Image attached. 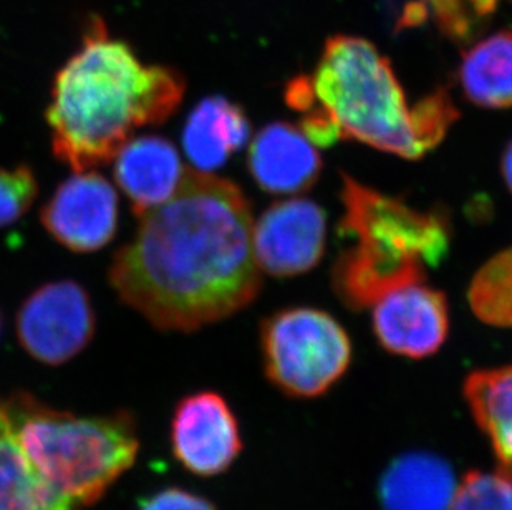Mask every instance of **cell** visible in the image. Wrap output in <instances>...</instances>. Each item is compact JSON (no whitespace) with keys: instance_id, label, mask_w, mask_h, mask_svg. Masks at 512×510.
Instances as JSON below:
<instances>
[{"instance_id":"1","label":"cell","mask_w":512,"mask_h":510,"mask_svg":"<svg viewBox=\"0 0 512 510\" xmlns=\"http://www.w3.org/2000/svg\"><path fill=\"white\" fill-rule=\"evenodd\" d=\"M140 219L108 279L121 302L153 327L194 332L256 300L262 279L254 221L239 186L186 171L176 193Z\"/></svg>"},{"instance_id":"2","label":"cell","mask_w":512,"mask_h":510,"mask_svg":"<svg viewBox=\"0 0 512 510\" xmlns=\"http://www.w3.org/2000/svg\"><path fill=\"white\" fill-rule=\"evenodd\" d=\"M184 92L178 70L141 63L92 15L82 49L55 75L47 108L55 158L75 173L110 163L136 130L173 116Z\"/></svg>"},{"instance_id":"3","label":"cell","mask_w":512,"mask_h":510,"mask_svg":"<svg viewBox=\"0 0 512 510\" xmlns=\"http://www.w3.org/2000/svg\"><path fill=\"white\" fill-rule=\"evenodd\" d=\"M310 82L314 106L332 118L340 140H357L403 159L423 158L459 118L446 88L410 108L390 60L362 37L327 40Z\"/></svg>"},{"instance_id":"4","label":"cell","mask_w":512,"mask_h":510,"mask_svg":"<svg viewBox=\"0 0 512 510\" xmlns=\"http://www.w3.org/2000/svg\"><path fill=\"white\" fill-rule=\"evenodd\" d=\"M4 409L15 439L40 476L77 509L102 501L140 451L138 424L130 411L75 416L27 391L4 398Z\"/></svg>"},{"instance_id":"5","label":"cell","mask_w":512,"mask_h":510,"mask_svg":"<svg viewBox=\"0 0 512 510\" xmlns=\"http://www.w3.org/2000/svg\"><path fill=\"white\" fill-rule=\"evenodd\" d=\"M261 348L267 380L299 400L325 395L352 361L345 328L317 308H287L266 318Z\"/></svg>"},{"instance_id":"6","label":"cell","mask_w":512,"mask_h":510,"mask_svg":"<svg viewBox=\"0 0 512 510\" xmlns=\"http://www.w3.org/2000/svg\"><path fill=\"white\" fill-rule=\"evenodd\" d=\"M342 236L380 254L421 260L436 267L450 249L451 227L445 212L416 211L342 174Z\"/></svg>"},{"instance_id":"7","label":"cell","mask_w":512,"mask_h":510,"mask_svg":"<svg viewBox=\"0 0 512 510\" xmlns=\"http://www.w3.org/2000/svg\"><path fill=\"white\" fill-rule=\"evenodd\" d=\"M17 338L29 357L49 366L65 365L90 345L97 315L87 290L73 280L45 284L17 313Z\"/></svg>"},{"instance_id":"8","label":"cell","mask_w":512,"mask_h":510,"mask_svg":"<svg viewBox=\"0 0 512 510\" xmlns=\"http://www.w3.org/2000/svg\"><path fill=\"white\" fill-rule=\"evenodd\" d=\"M170 439L176 461L198 477L221 476L242 453L236 414L214 391H198L179 400Z\"/></svg>"},{"instance_id":"9","label":"cell","mask_w":512,"mask_h":510,"mask_svg":"<svg viewBox=\"0 0 512 510\" xmlns=\"http://www.w3.org/2000/svg\"><path fill=\"white\" fill-rule=\"evenodd\" d=\"M40 219L50 236L68 251H100L113 241L118 229V194L102 174H73L42 207Z\"/></svg>"},{"instance_id":"10","label":"cell","mask_w":512,"mask_h":510,"mask_svg":"<svg viewBox=\"0 0 512 510\" xmlns=\"http://www.w3.org/2000/svg\"><path fill=\"white\" fill-rule=\"evenodd\" d=\"M325 241V212L309 199L272 204L252 229L257 265L274 277H294L314 269L324 257Z\"/></svg>"},{"instance_id":"11","label":"cell","mask_w":512,"mask_h":510,"mask_svg":"<svg viewBox=\"0 0 512 510\" xmlns=\"http://www.w3.org/2000/svg\"><path fill=\"white\" fill-rule=\"evenodd\" d=\"M373 307V332L387 352L423 360L445 345L450 333V307L440 290L408 285Z\"/></svg>"},{"instance_id":"12","label":"cell","mask_w":512,"mask_h":510,"mask_svg":"<svg viewBox=\"0 0 512 510\" xmlns=\"http://www.w3.org/2000/svg\"><path fill=\"white\" fill-rule=\"evenodd\" d=\"M304 131L276 121L264 126L249 148V171L259 188L272 194H297L312 188L322 159Z\"/></svg>"},{"instance_id":"13","label":"cell","mask_w":512,"mask_h":510,"mask_svg":"<svg viewBox=\"0 0 512 510\" xmlns=\"http://www.w3.org/2000/svg\"><path fill=\"white\" fill-rule=\"evenodd\" d=\"M186 169L171 141L140 136L126 141L115 156V179L131 209L141 217L176 193Z\"/></svg>"},{"instance_id":"14","label":"cell","mask_w":512,"mask_h":510,"mask_svg":"<svg viewBox=\"0 0 512 510\" xmlns=\"http://www.w3.org/2000/svg\"><path fill=\"white\" fill-rule=\"evenodd\" d=\"M426 264L353 246L339 255L332 269V285L343 304L363 310L408 285L423 284Z\"/></svg>"},{"instance_id":"15","label":"cell","mask_w":512,"mask_h":510,"mask_svg":"<svg viewBox=\"0 0 512 510\" xmlns=\"http://www.w3.org/2000/svg\"><path fill=\"white\" fill-rule=\"evenodd\" d=\"M456 477L446 459L406 453L390 464L380 481L382 510H450Z\"/></svg>"},{"instance_id":"16","label":"cell","mask_w":512,"mask_h":510,"mask_svg":"<svg viewBox=\"0 0 512 510\" xmlns=\"http://www.w3.org/2000/svg\"><path fill=\"white\" fill-rule=\"evenodd\" d=\"M251 123L246 111L223 97L204 98L184 125L183 146L198 171L223 168L232 153L246 146Z\"/></svg>"},{"instance_id":"17","label":"cell","mask_w":512,"mask_h":510,"mask_svg":"<svg viewBox=\"0 0 512 510\" xmlns=\"http://www.w3.org/2000/svg\"><path fill=\"white\" fill-rule=\"evenodd\" d=\"M463 395L499 469L512 476V365L473 371L464 380Z\"/></svg>"},{"instance_id":"18","label":"cell","mask_w":512,"mask_h":510,"mask_svg":"<svg viewBox=\"0 0 512 510\" xmlns=\"http://www.w3.org/2000/svg\"><path fill=\"white\" fill-rule=\"evenodd\" d=\"M0 510H78L50 486L15 439L0 396Z\"/></svg>"},{"instance_id":"19","label":"cell","mask_w":512,"mask_h":510,"mask_svg":"<svg viewBox=\"0 0 512 510\" xmlns=\"http://www.w3.org/2000/svg\"><path fill=\"white\" fill-rule=\"evenodd\" d=\"M459 82L464 97L479 108H512V30L494 32L464 52Z\"/></svg>"},{"instance_id":"20","label":"cell","mask_w":512,"mask_h":510,"mask_svg":"<svg viewBox=\"0 0 512 510\" xmlns=\"http://www.w3.org/2000/svg\"><path fill=\"white\" fill-rule=\"evenodd\" d=\"M468 300L481 322L512 328V247L491 257L476 272Z\"/></svg>"},{"instance_id":"21","label":"cell","mask_w":512,"mask_h":510,"mask_svg":"<svg viewBox=\"0 0 512 510\" xmlns=\"http://www.w3.org/2000/svg\"><path fill=\"white\" fill-rule=\"evenodd\" d=\"M436 25L453 42H471L488 25L499 0H423Z\"/></svg>"},{"instance_id":"22","label":"cell","mask_w":512,"mask_h":510,"mask_svg":"<svg viewBox=\"0 0 512 510\" xmlns=\"http://www.w3.org/2000/svg\"><path fill=\"white\" fill-rule=\"evenodd\" d=\"M450 510H512V476L501 469L469 471L456 486Z\"/></svg>"},{"instance_id":"23","label":"cell","mask_w":512,"mask_h":510,"mask_svg":"<svg viewBox=\"0 0 512 510\" xmlns=\"http://www.w3.org/2000/svg\"><path fill=\"white\" fill-rule=\"evenodd\" d=\"M39 194V184L29 166L0 169V227L19 221Z\"/></svg>"},{"instance_id":"24","label":"cell","mask_w":512,"mask_h":510,"mask_svg":"<svg viewBox=\"0 0 512 510\" xmlns=\"http://www.w3.org/2000/svg\"><path fill=\"white\" fill-rule=\"evenodd\" d=\"M138 510H216L213 502L183 487H165L141 501Z\"/></svg>"},{"instance_id":"25","label":"cell","mask_w":512,"mask_h":510,"mask_svg":"<svg viewBox=\"0 0 512 510\" xmlns=\"http://www.w3.org/2000/svg\"><path fill=\"white\" fill-rule=\"evenodd\" d=\"M285 102L295 111H309L315 105L314 88L307 75L292 78L285 88Z\"/></svg>"},{"instance_id":"26","label":"cell","mask_w":512,"mask_h":510,"mask_svg":"<svg viewBox=\"0 0 512 510\" xmlns=\"http://www.w3.org/2000/svg\"><path fill=\"white\" fill-rule=\"evenodd\" d=\"M501 171H503L504 183L512 194V140L509 141L501 159Z\"/></svg>"},{"instance_id":"27","label":"cell","mask_w":512,"mask_h":510,"mask_svg":"<svg viewBox=\"0 0 512 510\" xmlns=\"http://www.w3.org/2000/svg\"><path fill=\"white\" fill-rule=\"evenodd\" d=\"M0 333H2V315H0Z\"/></svg>"}]
</instances>
